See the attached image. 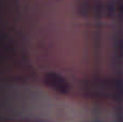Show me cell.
Returning a JSON list of instances; mask_svg holds the SVG:
<instances>
[{
	"instance_id": "1",
	"label": "cell",
	"mask_w": 123,
	"mask_h": 122,
	"mask_svg": "<svg viewBox=\"0 0 123 122\" xmlns=\"http://www.w3.org/2000/svg\"><path fill=\"white\" fill-rule=\"evenodd\" d=\"M43 83L49 89H51L52 91L58 93V94L66 95L70 91V84L66 80V78H64L63 76H61L57 73H53V71H49V73H44Z\"/></svg>"
}]
</instances>
